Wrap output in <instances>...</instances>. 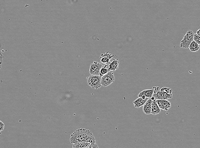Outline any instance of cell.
I'll return each instance as SVG.
<instances>
[{"mask_svg":"<svg viewBox=\"0 0 200 148\" xmlns=\"http://www.w3.org/2000/svg\"><path fill=\"white\" fill-rule=\"evenodd\" d=\"M191 43L185 37L183 38V39L181 41L180 47L182 48H188L189 47Z\"/></svg>","mask_w":200,"mask_h":148,"instance_id":"2e32d148","label":"cell"},{"mask_svg":"<svg viewBox=\"0 0 200 148\" xmlns=\"http://www.w3.org/2000/svg\"><path fill=\"white\" fill-rule=\"evenodd\" d=\"M104 66L102 64L97 61H94L90 66L89 73L90 75L99 76V73L101 68Z\"/></svg>","mask_w":200,"mask_h":148,"instance_id":"5b68a950","label":"cell"},{"mask_svg":"<svg viewBox=\"0 0 200 148\" xmlns=\"http://www.w3.org/2000/svg\"><path fill=\"white\" fill-rule=\"evenodd\" d=\"M153 100L151 98L149 99L143 106V111L146 114H151L152 104Z\"/></svg>","mask_w":200,"mask_h":148,"instance_id":"9c48e42d","label":"cell"},{"mask_svg":"<svg viewBox=\"0 0 200 148\" xmlns=\"http://www.w3.org/2000/svg\"><path fill=\"white\" fill-rule=\"evenodd\" d=\"M73 148H98L97 144H93L90 142L82 141L75 144H73Z\"/></svg>","mask_w":200,"mask_h":148,"instance_id":"52a82bcc","label":"cell"},{"mask_svg":"<svg viewBox=\"0 0 200 148\" xmlns=\"http://www.w3.org/2000/svg\"><path fill=\"white\" fill-rule=\"evenodd\" d=\"M114 71L110 70L108 73L101 78V84L102 86L106 87L109 86L115 80L114 77Z\"/></svg>","mask_w":200,"mask_h":148,"instance_id":"277c9868","label":"cell"},{"mask_svg":"<svg viewBox=\"0 0 200 148\" xmlns=\"http://www.w3.org/2000/svg\"><path fill=\"white\" fill-rule=\"evenodd\" d=\"M196 34H197L198 36H200V29H199V30L197 31V32H196Z\"/></svg>","mask_w":200,"mask_h":148,"instance_id":"44dd1931","label":"cell"},{"mask_svg":"<svg viewBox=\"0 0 200 148\" xmlns=\"http://www.w3.org/2000/svg\"><path fill=\"white\" fill-rule=\"evenodd\" d=\"M4 128V123L1 121H0V135H1V132L3 131Z\"/></svg>","mask_w":200,"mask_h":148,"instance_id":"d6986e66","label":"cell"},{"mask_svg":"<svg viewBox=\"0 0 200 148\" xmlns=\"http://www.w3.org/2000/svg\"><path fill=\"white\" fill-rule=\"evenodd\" d=\"M101 78L99 76L91 75L87 78V84L93 89L96 90L99 89L102 86Z\"/></svg>","mask_w":200,"mask_h":148,"instance_id":"3957f363","label":"cell"},{"mask_svg":"<svg viewBox=\"0 0 200 148\" xmlns=\"http://www.w3.org/2000/svg\"><path fill=\"white\" fill-rule=\"evenodd\" d=\"M3 56L2 54L1 51H0V69L1 68V66L2 62L3 61Z\"/></svg>","mask_w":200,"mask_h":148,"instance_id":"ffe728a7","label":"cell"},{"mask_svg":"<svg viewBox=\"0 0 200 148\" xmlns=\"http://www.w3.org/2000/svg\"><path fill=\"white\" fill-rule=\"evenodd\" d=\"M155 101L161 109L167 111L171 108V103L167 99H157Z\"/></svg>","mask_w":200,"mask_h":148,"instance_id":"ba28073f","label":"cell"},{"mask_svg":"<svg viewBox=\"0 0 200 148\" xmlns=\"http://www.w3.org/2000/svg\"><path fill=\"white\" fill-rule=\"evenodd\" d=\"M114 57H115V55L111 53L109 51H107L100 56V62L103 64H105V65H109L110 62V59Z\"/></svg>","mask_w":200,"mask_h":148,"instance_id":"8992f818","label":"cell"},{"mask_svg":"<svg viewBox=\"0 0 200 148\" xmlns=\"http://www.w3.org/2000/svg\"><path fill=\"white\" fill-rule=\"evenodd\" d=\"M119 62L118 59H114L112 61V62H110L109 65V68L108 70H110L115 71L116 70H117L119 67Z\"/></svg>","mask_w":200,"mask_h":148,"instance_id":"4fadbf2b","label":"cell"},{"mask_svg":"<svg viewBox=\"0 0 200 148\" xmlns=\"http://www.w3.org/2000/svg\"><path fill=\"white\" fill-rule=\"evenodd\" d=\"M161 112V109L158 106L155 100H153L152 104L151 114L155 115L159 114Z\"/></svg>","mask_w":200,"mask_h":148,"instance_id":"7c38bea8","label":"cell"},{"mask_svg":"<svg viewBox=\"0 0 200 148\" xmlns=\"http://www.w3.org/2000/svg\"><path fill=\"white\" fill-rule=\"evenodd\" d=\"M189 48L191 52H195L199 51L200 47L199 44H198L195 41L193 40L191 43Z\"/></svg>","mask_w":200,"mask_h":148,"instance_id":"5bb4252c","label":"cell"},{"mask_svg":"<svg viewBox=\"0 0 200 148\" xmlns=\"http://www.w3.org/2000/svg\"><path fill=\"white\" fill-rule=\"evenodd\" d=\"M194 33L192 30H189L187 32L186 35L184 37L186 39L189 41L190 42H192V41L194 40Z\"/></svg>","mask_w":200,"mask_h":148,"instance_id":"9a60e30c","label":"cell"},{"mask_svg":"<svg viewBox=\"0 0 200 148\" xmlns=\"http://www.w3.org/2000/svg\"><path fill=\"white\" fill-rule=\"evenodd\" d=\"M89 130L85 128H80L76 130L73 134L71 135L70 143L75 144L84 141Z\"/></svg>","mask_w":200,"mask_h":148,"instance_id":"7a4b0ae2","label":"cell"},{"mask_svg":"<svg viewBox=\"0 0 200 148\" xmlns=\"http://www.w3.org/2000/svg\"><path fill=\"white\" fill-rule=\"evenodd\" d=\"M108 66H109V65H105V66H103L101 68L100 70V73H99V76H100V77H102V76L107 74V73H108L109 71L108 69H107L106 68V67Z\"/></svg>","mask_w":200,"mask_h":148,"instance_id":"e0dca14e","label":"cell"},{"mask_svg":"<svg viewBox=\"0 0 200 148\" xmlns=\"http://www.w3.org/2000/svg\"><path fill=\"white\" fill-rule=\"evenodd\" d=\"M148 98H143L142 97H138V98L135 99L134 101L133 102V103L134 106L136 108H139L140 107L143 106L144 104H145V102H147V100L149 99Z\"/></svg>","mask_w":200,"mask_h":148,"instance_id":"8fae6325","label":"cell"},{"mask_svg":"<svg viewBox=\"0 0 200 148\" xmlns=\"http://www.w3.org/2000/svg\"><path fill=\"white\" fill-rule=\"evenodd\" d=\"M194 40L198 44H200V36H198L197 34H194Z\"/></svg>","mask_w":200,"mask_h":148,"instance_id":"ac0fdd59","label":"cell"},{"mask_svg":"<svg viewBox=\"0 0 200 148\" xmlns=\"http://www.w3.org/2000/svg\"><path fill=\"white\" fill-rule=\"evenodd\" d=\"M154 89H149V90H145L140 92L138 95V97H142L143 98H151L153 96L154 93Z\"/></svg>","mask_w":200,"mask_h":148,"instance_id":"30bf717a","label":"cell"},{"mask_svg":"<svg viewBox=\"0 0 200 148\" xmlns=\"http://www.w3.org/2000/svg\"><path fill=\"white\" fill-rule=\"evenodd\" d=\"M154 93L151 98L152 100L157 99H168L173 97V90L169 87H164L161 88L159 87H154Z\"/></svg>","mask_w":200,"mask_h":148,"instance_id":"6da1fadb","label":"cell"}]
</instances>
